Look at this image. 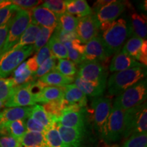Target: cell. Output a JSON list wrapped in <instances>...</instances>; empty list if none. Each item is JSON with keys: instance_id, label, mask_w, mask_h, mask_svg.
Listing matches in <instances>:
<instances>
[{"instance_id": "obj_42", "label": "cell", "mask_w": 147, "mask_h": 147, "mask_svg": "<svg viewBox=\"0 0 147 147\" xmlns=\"http://www.w3.org/2000/svg\"><path fill=\"white\" fill-rule=\"evenodd\" d=\"M55 33L53 36L58 39L61 43L65 42H71L73 40L78 39L76 32H66L58 27H56L55 29Z\"/></svg>"}, {"instance_id": "obj_34", "label": "cell", "mask_w": 147, "mask_h": 147, "mask_svg": "<svg viewBox=\"0 0 147 147\" xmlns=\"http://www.w3.org/2000/svg\"><path fill=\"white\" fill-rule=\"evenodd\" d=\"M54 30L55 29L53 28L43 27H41L38 36H37V38L34 45V49L35 52L37 53L41 48L43 47L46 45H47L48 42L50 40Z\"/></svg>"}, {"instance_id": "obj_27", "label": "cell", "mask_w": 147, "mask_h": 147, "mask_svg": "<svg viewBox=\"0 0 147 147\" xmlns=\"http://www.w3.org/2000/svg\"><path fill=\"white\" fill-rule=\"evenodd\" d=\"M30 117L42 124L46 129H49L54 125L55 121L51 116L48 115L47 112L41 105H35L32 107Z\"/></svg>"}, {"instance_id": "obj_15", "label": "cell", "mask_w": 147, "mask_h": 147, "mask_svg": "<svg viewBox=\"0 0 147 147\" xmlns=\"http://www.w3.org/2000/svg\"><path fill=\"white\" fill-rule=\"evenodd\" d=\"M127 3L123 1H113L97 10L95 16L99 23L115 21L126 8Z\"/></svg>"}, {"instance_id": "obj_29", "label": "cell", "mask_w": 147, "mask_h": 147, "mask_svg": "<svg viewBox=\"0 0 147 147\" xmlns=\"http://www.w3.org/2000/svg\"><path fill=\"white\" fill-rule=\"evenodd\" d=\"M143 42L144 40L141 39L138 37L136 36H131L125 42L122 51L138 61Z\"/></svg>"}, {"instance_id": "obj_53", "label": "cell", "mask_w": 147, "mask_h": 147, "mask_svg": "<svg viewBox=\"0 0 147 147\" xmlns=\"http://www.w3.org/2000/svg\"><path fill=\"white\" fill-rule=\"evenodd\" d=\"M2 1H2V0H0V3H1V2H2Z\"/></svg>"}, {"instance_id": "obj_33", "label": "cell", "mask_w": 147, "mask_h": 147, "mask_svg": "<svg viewBox=\"0 0 147 147\" xmlns=\"http://www.w3.org/2000/svg\"><path fill=\"white\" fill-rule=\"evenodd\" d=\"M44 134L47 147H65L55 126V123L52 127L47 129Z\"/></svg>"}, {"instance_id": "obj_37", "label": "cell", "mask_w": 147, "mask_h": 147, "mask_svg": "<svg viewBox=\"0 0 147 147\" xmlns=\"http://www.w3.org/2000/svg\"><path fill=\"white\" fill-rule=\"evenodd\" d=\"M42 106H43L44 109L47 112L48 115L51 116L54 119L55 121L57 117L61 115L62 112L64 110L61 100L47 103Z\"/></svg>"}, {"instance_id": "obj_8", "label": "cell", "mask_w": 147, "mask_h": 147, "mask_svg": "<svg viewBox=\"0 0 147 147\" xmlns=\"http://www.w3.org/2000/svg\"><path fill=\"white\" fill-rule=\"evenodd\" d=\"M93 121L96 131L102 138L106 121L112 110V100L107 97H95L92 101Z\"/></svg>"}, {"instance_id": "obj_20", "label": "cell", "mask_w": 147, "mask_h": 147, "mask_svg": "<svg viewBox=\"0 0 147 147\" xmlns=\"http://www.w3.org/2000/svg\"><path fill=\"white\" fill-rule=\"evenodd\" d=\"M74 78L63 76L58 71L53 70L49 72L45 76L38 79L45 85H49L50 87H64L72 83Z\"/></svg>"}, {"instance_id": "obj_48", "label": "cell", "mask_w": 147, "mask_h": 147, "mask_svg": "<svg viewBox=\"0 0 147 147\" xmlns=\"http://www.w3.org/2000/svg\"><path fill=\"white\" fill-rule=\"evenodd\" d=\"M12 18L8 22L4 24V25L0 26V53L2 50L3 45H4L5 40H6L9 28H10L11 22H12Z\"/></svg>"}, {"instance_id": "obj_5", "label": "cell", "mask_w": 147, "mask_h": 147, "mask_svg": "<svg viewBox=\"0 0 147 147\" xmlns=\"http://www.w3.org/2000/svg\"><path fill=\"white\" fill-rule=\"evenodd\" d=\"M31 23L30 12L28 10L21 9L12 18L4 45L0 53V56L8 52L15 46L26 29Z\"/></svg>"}, {"instance_id": "obj_16", "label": "cell", "mask_w": 147, "mask_h": 147, "mask_svg": "<svg viewBox=\"0 0 147 147\" xmlns=\"http://www.w3.org/2000/svg\"><path fill=\"white\" fill-rule=\"evenodd\" d=\"M55 126L65 147H81L84 130L69 128L55 123Z\"/></svg>"}, {"instance_id": "obj_19", "label": "cell", "mask_w": 147, "mask_h": 147, "mask_svg": "<svg viewBox=\"0 0 147 147\" xmlns=\"http://www.w3.org/2000/svg\"><path fill=\"white\" fill-rule=\"evenodd\" d=\"M142 65L129 55L121 51L114 56L110 63L109 69L111 72H118Z\"/></svg>"}, {"instance_id": "obj_6", "label": "cell", "mask_w": 147, "mask_h": 147, "mask_svg": "<svg viewBox=\"0 0 147 147\" xmlns=\"http://www.w3.org/2000/svg\"><path fill=\"white\" fill-rule=\"evenodd\" d=\"M77 76L87 82L106 87L108 71L100 61L84 60L79 65Z\"/></svg>"}, {"instance_id": "obj_4", "label": "cell", "mask_w": 147, "mask_h": 147, "mask_svg": "<svg viewBox=\"0 0 147 147\" xmlns=\"http://www.w3.org/2000/svg\"><path fill=\"white\" fill-rule=\"evenodd\" d=\"M34 52V45L11 49L0 56V78H5Z\"/></svg>"}, {"instance_id": "obj_11", "label": "cell", "mask_w": 147, "mask_h": 147, "mask_svg": "<svg viewBox=\"0 0 147 147\" xmlns=\"http://www.w3.org/2000/svg\"><path fill=\"white\" fill-rule=\"evenodd\" d=\"M29 83L14 87L10 97L5 103V107H27L36 105L34 97L29 91Z\"/></svg>"}, {"instance_id": "obj_2", "label": "cell", "mask_w": 147, "mask_h": 147, "mask_svg": "<svg viewBox=\"0 0 147 147\" xmlns=\"http://www.w3.org/2000/svg\"><path fill=\"white\" fill-rule=\"evenodd\" d=\"M146 76V68L144 65L115 72L107 82L108 93L111 95H118L134 84L144 80Z\"/></svg>"}, {"instance_id": "obj_25", "label": "cell", "mask_w": 147, "mask_h": 147, "mask_svg": "<svg viewBox=\"0 0 147 147\" xmlns=\"http://www.w3.org/2000/svg\"><path fill=\"white\" fill-rule=\"evenodd\" d=\"M131 25L134 32V36L146 40L147 34L146 16L144 14H131Z\"/></svg>"}, {"instance_id": "obj_26", "label": "cell", "mask_w": 147, "mask_h": 147, "mask_svg": "<svg viewBox=\"0 0 147 147\" xmlns=\"http://www.w3.org/2000/svg\"><path fill=\"white\" fill-rule=\"evenodd\" d=\"M26 131L25 120L16 121L0 127V132H5L19 141Z\"/></svg>"}, {"instance_id": "obj_49", "label": "cell", "mask_w": 147, "mask_h": 147, "mask_svg": "<svg viewBox=\"0 0 147 147\" xmlns=\"http://www.w3.org/2000/svg\"><path fill=\"white\" fill-rule=\"evenodd\" d=\"M138 62L146 67L147 64V42L146 40H144L142 47H141L140 53L138 58Z\"/></svg>"}, {"instance_id": "obj_17", "label": "cell", "mask_w": 147, "mask_h": 147, "mask_svg": "<svg viewBox=\"0 0 147 147\" xmlns=\"http://www.w3.org/2000/svg\"><path fill=\"white\" fill-rule=\"evenodd\" d=\"M32 107L6 108L0 111V127L30 117Z\"/></svg>"}, {"instance_id": "obj_51", "label": "cell", "mask_w": 147, "mask_h": 147, "mask_svg": "<svg viewBox=\"0 0 147 147\" xmlns=\"http://www.w3.org/2000/svg\"><path fill=\"white\" fill-rule=\"evenodd\" d=\"M112 1H113V0L112 1H106V0H100V1H97L96 2L94 3L93 5V9H94V11L95 12H97V10H100V8H102V7L105 6L108 3H111Z\"/></svg>"}, {"instance_id": "obj_43", "label": "cell", "mask_w": 147, "mask_h": 147, "mask_svg": "<svg viewBox=\"0 0 147 147\" xmlns=\"http://www.w3.org/2000/svg\"><path fill=\"white\" fill-rule=\"evenodd\" d=\"M0 147H21L20 141L5 132H0Z\"/></svg>"}, {"instance_id": "obj_36", "label": "cell", "mask_w": 147, "mask_h": 147, "mask_svg": "<svg viewBox=\"0 0 147 147\" xmlns=\"http://www.w3.org/2000/svg\"><path fill=\"white\" fill-rule=\"evenodd\" d=\"M57 59L54 57H51L42 63L37 69L36 72L34 74V78L35 80L40 78L41 77L45 76L49 72L53 71L56 67Z\"/></svg>"}, {"instance_id": "obj_38", "label": "cell", "mask_w": 147, "mask_h": 147, "mask_svg": "<svg viewBox=\"0 0 147 147\" xmlns=\"http://www.w3.org/2000/svg\"><path fill=\"white\" fill-rule=\"evenodd\" d=\"M14 87V85L11 78H0V101L6 102Z\"/></svg>"}, {"instance_id": "obj_44", "label": "cell", "mask_w": 147, "mask_h": 147, "mask_svg": "<svg viewBox=\"0 0 147 147\" xmlns=\"http://www.w3.org/2000/svg\"><path fill=\"white\" fill-rule=\"evenodd\" d=\"M147 131V108H145L140 116L133 134H146ZM132 134V135H133Z\"/></svg>"}, {"instance_id": "obj_39", "label": "cell", "mask_w": 147, "mask_h": 147, "mask_svg": "<svg viewBox=\"0 0 147 147\" xmlns=\"http://www.w3.org/2000/svg\"><path fill=\"white\" fill-rule=\"evenodd\" d=\"M121 147H147V134H133Z\"/></svg>"}, {"instance_id": "obj_22", "label": "cell", "mask_w": 147, "mask_h": 147, "mask_svg": "<svg viewBox=\"0 0 147 147\" xmlns=\"http://www.w3.org/2000/svg\"><path fill=\"white\" fill-rule=\"evenodd\" d=\"M63 87L46 86L43 88L40 95L36 97L35 102L36 103L39 102L45 104L51 102L61 101L63 98Z\"/></svg>"}, {"instance_id": "obj_12", "label": "cell", "mask_w": 147, "mask_h": 147, "mask_svg": "<svg viewBox=\"0 0 147 147\" xmlns=\"http://www.w3.org/2000/svg\"><path fill=\"white\" fill-rule=\"evenodd\" d=\"M84 60L102 61L110 57L100 36H96L84 45Z\"/></svg>"}, {"instance_id": "obj_45", "label": "cell", "mask_w": 147, "mask_h": 147, "mask_svg": "<svg viewBox=\"0 0 147 147\" xmlns=\"http://www.w3.org/2000/svg\"><path fill=\"white\" fill-rule=\"evenodd\" d=\"M51 57L53 56L50 49H49V46H48V45H46L36 53L34 57L36 60L37 65L39 67L41 64H42V63H44L46 60Z\"/></svg>"}, {"instance_id": "obj_10", "label": "cell", "mask_w": 147, "mask_h": 147, "mask_svg": "<svg viewBox=\"0 0 147 147\" xmlns=\"http://www.w3.org/2000/svg\"><path fill=\"white\" fill-rule=\"evenodd\" d=\"M100 31V23L95 16L91 14L79 18L76 33L78 39L85 45L90 40L98 36Z\"/></svg>"}, {"instance_id": "obj_40", "label": "cell", "mask_w": 147, "mask_h": 147, "mask_svg": "<svg viewBox=\"0 0 147 147\" xmlns=\"http://www.w3.org/2000/svg\"><path fill=\"white\" fill-rule=\"evenodd\" d=\"M20 10L21 8L14 4L6 5L3 8H0V26L10 21Z\"/></svg>"}, {"instance_id": "obj_18", "label": "cell", "mask_w": 147, "mask_h": 147, "mask_svg": "<svg viewBox=\"0 0 147 147\" xmlns=\"http://www.w3.org/2000/svg\"><path fill=\"white\" fill-rule=\"evenodd\" d=\"M145 108H147L146 102L124 111V128L123 134L124 138L131 136L134 134L140 116Z\"/></svg>"}, {"instance_id": "obj_50", "label": "cell", "mask_w": 147, "mask_h": 147, "mask_svg": "<svg viewBox=\"0 0 147 147\" xmlns=\"http://www.w3.org/2000/svg\"><path fill=\"white\" fill-rule=\"evenodd\" d=\"M26 63H27V68L32 71V73L34 74L38 68V65H37L36 60H35L34 57L32 58L29 59L27 60V61H26Z\"/></svg>"}, {"instance_id": "obj_9", "label": "cell", "mask_w": 147, "mask_h": 147, "mask_svg": "<svg viewBox=\"0 0 147 147\" xmlns=\"http://www.w3.org/2000/svg\"><path fill=\"white\" fill-rule=\"evenodd\" d=\"M84 108L71 106L62 112L55 120V123L63 127L84 130L85 117Z\"/></svg>"}, {"instance_id": "obj_30", "label": "cell", "mask_w": 147, "mask_h": 147, "mask_svg": "<svg viewBox=\"0 0 147 147\" xmlns=\"http://www.w3.org/2000/svg\"><path fill=\"white\" fill-rule=\"evenodd\" d=\"M78 21L79 18L65 12L58 17V25L57 27L66 32H76Z\"/></svg>"}, {"instance_id": "obj_35", "label": "cell", "mask_w": 147, "mask_h": 147, "mask_svg": "<svg viewBox=\"0 0 147 147\" xmlns=\"http://www.w3.org/2000/svg\"><path fill=\"white\" fill-rule=\"evenodd\" d=\"M41 6L48 9L59 16L66 12L65 3L63 0H49L43 1Z\"/></svg>"}, {"instance_id": "obj_46", "label": "cell", "mask_w": 147, "mask_h": 147, "mask_svg": "<svg viewBox=\"0 0 147 147\" xmlns=\"http://www.w3.org/2000/svg\"><path fill=\"white\" fill-rule=\"evenodd\" d=\"M25 125H26L27 131L38 132V133L45 134L47 129L46 128L40 124L38 121L35 120L32 117H29L25 120Z\"/></svg>"}, {"instance_id": "obj_24", "label": "cell", "mask_w": 147, "mask_h": 147, "mask_svg": "<svg viewBox=\"0 0 147 147\" xmlns=\"http://www.w3.org/2000/svg\"><path fill=\"white\" fill-rule=\"evenodd\" d=\"M21 147H47L45 134L27 131L20 140Z\"/></svg>"}, {"instance_id": "obj_3", "label": "cell", "mask_w": 147, "mask_h": 147, "mask_svg": "<svg viewBox=\"0 0 147 147\" xmlns=\"http://www.w3.org/2000/svg\"><path fill=\"white\" fill-rule=\"evenodd\" d=\"M146 80H142L117 95L113 107L125 111L146 102Z\"/></svg>"}, {"instance_id": "obj_52", "label": "cell", "mask_w": 147, "mask_h": 147, "mask_svg": "<svg viewBox=\"0 0 147 147\" xmlns=\"http://www.w3.org/2000/svg\"><path fill=\"white\" fill-rule=\"evenodd\" d=\"M5 102H3V101H0V111H1V108H3L5 106Z\"/></svg>"}, {"instance_id": "obj_7", "label": "cell", "mask_w": 147, "mask_h": 147, "mask_svg": "<svg viewBox=\"0 0 147 147\" xmlns=\"http://www.w3.org/2000/svg\"><path fill=\"white\" fill-rule=\"evenodd\" d=\"M124 128V111L113 107L106 121L102 139L108 144L119 140L123 136Z\"/></svg>"}, {"instance_id": "obj_47", "label": "cell", "mask_w": 147, "mask_h": 147, "mask_svg": "<svg viewBox=\"0 0 147 147\" xmlns=\"http://www.w3.org/2000/svg\"><path fill=\"white\" fill-rule=\"evenodd\" d=\"M11 3L18 6V8L23 10H27V9H32L37 7L42 1H36V0H11Z\"/></svg>"}, {"instance_id": "obj_21", "label": "cell", "mask_w": 147, "mask_h": 147, "mask_svg": "<svg viewBox=\"0 0 147 147\" xmlns=\"http://www.w3.org/2000/svg\"><path fill=\"white\" fill-rule=\"evenodd\" d=\"M65 10L67 13L78 18H82L93 14L92 9L84 0H67L65 1Z\"/></svg>"}, {"instance_id": "obj_1", "label": "cell", "mask_w": 147, "mask_h": 147, "mask_svg": "<svg viewBox=\"0 0 147 147\" xmlns=\"http://www.w3.org/2000/svg\"><path fill=\"white\" fill-rule=\"evenodd\" d=\"M133 34L131 24L124 18L113 21L111 27L103 32L101 37L109 56L120 52L123 46Z\"/></svg>"}, {"instance_id": "obj_41", "label": "cell", "mask_w": 147, "mask_h": 147, "mask_svg": "<svg viewBox=\"0 0 147 147\" xmlns=\"http://www.w3.org/2000/svg\"><path fill=\"white\" fill-rule=\"evenodd\" d=\"M67 51V57L71 62L76 65H80L84 61L83 55L80 54L78 51L71 47V42H65L63 43Z\"/></svg>"}, {"instance_id": "obj_28", "label": "cell", "mask_w": 147, "mask_h": 147, "mask_svg": "<svg viewBox=\"0 0 147 147\" xmlns=\"http://www.w3.org/2000/svg\"><path fill=\"white\" fill-rule=\"evenodd\" d=\"M41 27L34 24L30 23L28 27L22 35L19 41L12 49H18V48L25 47V46L33 45L35 43L36 39L39 33Z\"/></svg>"}, {"instance_id": "obj_23", "label": "cell", "mask_w": 147, "mask_h": 147, "mask_svg": "<svg viewBox=\"0 0 147 147\" xmlns=\"http://www.w3.org/2000/svg\"><path fill=\"white\" fill-rule=\"evenodd\" d=\"M74 84L78 89H80L86 95L91 97H98L102 96L106 88L96 85L83 80L78 76L74 78Z\"/></svg>"}, {"instance_id": "obj_31", "label": "cell", "mask_w": 147, "mask_h": 147, "mask_svg": "<svg viewBox=\"0 0 147 147\" xmlns=\"http://www.w3.org/2000/svg\"><path fill=\"white\" fill-rule=\"evenodd\" d=\"M50 49L52 56L56 59H65L67 58V51L63 43L57 39L54 36H52L47 43Z\"/></svg>"}, {"instance_id": "obj_14", "label": "cell", "mask_w": 147, "mask_h": 147, "mask_svg": "<svg viewBox=\"0 0 147 147\" xmlns=\"http://www.w3.org/2000/svg\"><path fill=\"white\" fill-rule=\"evenodd\" d=\"M31 23L43 27L56 28L58 25V17L48 9L42 6H37L29 10Z\"/></svg>"}, {"instance_id": "obj_13", "label": "cell", "mask_w": 147, "mask_h": 147, "mask_svg": "<svg viewBox=\"0 0 147 147\" xmlns=\"http://www.w3.org/2000/svg\"><path fill=\"white\" fill-rule=\"evenodd\" d=\"M63 91L61 102L64 109L71 106L84 108L87 105V95L74 84H70L63 87Z\"/></svg>"}, {"instance_id": "obj_32", "label": "cell", "mask_w": 147, "mask_h": 147, "mask_svg": "<svg viewBox=\"0 0 147 147\" xmlns=\"http://www.w3.org/2000/svg\"><path fill=\"white\" fill-rule=\"evenodd\" d=\"M54 70L58 71L63 76L71 78H74L77 74V68L75 64L70 60L63 59H59L58 60L57 65H56Z\"/></svg>"}]
</instances>
